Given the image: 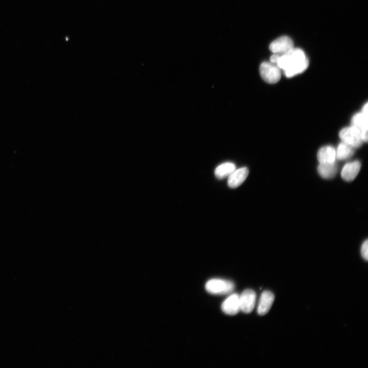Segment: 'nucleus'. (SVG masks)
<instances>
[{
    "mask_svg": "<svg viewBox=\"0 0 368 368\" xmlns=\"http://www.w3.org/2000/svg\"><path fill=\"white\" fill-rule=\"evenodd\" d=\"M276 65L287 77L291 78L304 72L309 65V60L303 50L293 48L280 54Z\"/></svg>",
    "mask_w": 368,
    "mask_h": 368,
    "instance_id": "nucleus-1",
    "label": "nucleus"
},
{
    "mask_svg": "<svg viewBox=\"0 0 368 368\" xmlns=\"http://www.w3.org/2000/svg\"><path fill=\"white\" fill-rule=\"evenodd\" d=\"M206 290L214 294H227L231 293L235 288L234 283L231 281L212 279L209 280L205 284Z\"/></svg>",
    "mask_w": 368,
    "mask_h": 368,
    "instance_id": "nucleus-2",
    "label": "nucleus"
},
{
    "mask_svg": "<svg viewBox=\"0 0 368 368\" xmlns=\"http://www.w3.org/2000/svg\"><path fill=\"white\" fill-rule=\"evenodd\" d=\"M339 136L342 142L354 148L360 147L363 142L361 130L353 125L342 128L339 132Z\"/></svg>",
    "mask_w": 368,
    "mask_h": 368,
    "instance_id": "nucleus-3",
    "label": "nucleus"
},
{
    "mask_svg": "<svg viewBox=\"0 0 368 368\" xmlns=\"http://www.w3.org/2000/svg\"><path fill=\"white\" fill-rule=\"evenodd\" d=\"M259 72L263 80L270 84L278 82L281 77V70L270 62H262L260 66Z\"/></svg>",
    "mask_w": 368,
    "mask_h": 368,
    "instance_id": "nucleus-4",
    "label": "nucleus"
},
{
    "mask_svg": "<svg viewBox=\"0 0 368 368\" xmlns=\"http://www.w3.org/2000/svg\"><path fill=\"white\" fill-rule=\"evenodd\" d=\"M294 44L292 40L287 36H281L272 41L269 50L273 53L283 54L292 49Z\"/></svg>",
    "mask_w": 368,
    "mask_h": 368,
    "instance_id": "nucleus-5",
    "label": "nucleus"
},
{
    "mask_svg": "<svg viewBox=\"0 0 368 368\" xmlns=\"http://www.w3.org/2000/svg\"><path fill=\"white\" fill-rule=\"evenodd\" d=\"M256 301V293L252 289L244 290L240 295V310L245 313L254 309Z\"/></svg>",
    "mask_w": 368,
    "mask_h": 368,
    "instance_id": "nucleus-6",
    "label": "nucleus"
},
{
    "mask_svg": "<svg viewBox=\"0 0 368 368\" xmlns=\"http://www.w3.org/2000/svg\"><path fill=\"white\" fill-rule=\"evenodd\" d=\"M222 311L230 315H234L240 311V295L233 293L228 296L221 305Z\"/></svg>",
    "mask_w": 368,
    "mask_h": 368,
    "instance_id": "nucleus-7",
    "label": "nucleus"
},
{
    "mask_svg": "<svg viewBox=\"0 0 368 368\" xmlns=\"http://www.w3.org/2000/svg\"><path fill=\"white\" fill-rule=\"evenodd\" d=\"M352 125L361 130L362 139L363 142H366L368 139V113L361 111L354 114L352 118Z\"/></svg>",
    "mask_w": 368,
    "mask_h": 368,
    "instance_id": "nucleus-8",
    "label": "nucleus"
},
{
    "mask_svg": "<svg viewBox=\"0 0 368 368\" xmlns=\"http://www.w3.org/2000/svg\"><path fill=\"white\" fill-rule=\"evenodd\" d=\"M361 163L359 160L348 162L343 167L341 171L342 178L347 181L353 180L359 173Z\"/></svg>",
    "mask_w": 368,
    "mask_h": 368,
    "instance_id": "nucleus-9",
    "label": "nucleus"
},
{
    "mask_svg": "<svg viewBox=\"0 0 368 368\" xmlns=\"http://www.w3.org/2000/svg\"><path fill=\"white\" fill-rule=\"evenodd\" d=\"M249 173L247 167L235 169L228 177L227 185L231 188H236L240 186L246 179Z\"/></svg>",
    "mask_w": 368,
    "mask_h": 368,
    "instance_id": "nucleus-10",
    "label": "nucleus"
},
{
    "mask_svg": "<svg viewBox=\"0 0 368 368\" xmlns=\"http://www.w3.org/2000/svg\"><path fill=\"white\" fill-rule=\"evenodd\" d=\"M274 301V294L269 291H263L260 297L257 312L260 315L267 314L270 309Z\"/></svg>",
    "mask_w": 368,
    "mask_h": 368,
    "instance_id": "nucleus-11",
    "label": "nucleus"
},
{
    "mask_svg": "<svg viewBox=\"0 0 368 368\" xmlns=\"http://www.w3.org/2000/svg\"><path fill=\"white\" fill-rule=\"evenodd\" d=\"M317 158L319 163H334L336 159V149L331 146H323L318 151Z\"/></svg>",
    "mask_w": 368,
    "mask_h": 368,
    "instance_id": "nucleus-12",
    "label": "nucleus"
},
{
    "mask_svg": "<svg viewBox=\"0 0 368 368\" xmlns=\"http://www.w3.org/2000/svg\"><path fill=\"white\" fill-rule=\"evenodd\" d=\"M317 171L319 175L325 179L334 177L337 172V166L335 163H319L317 167Z\"/></svg>",
    "mask_w": 368,
    "mask_h": 368,
    "instance_id": "nucleus-13",
    "label": "nucleus"
},
{
    "mask_svg": "<svg viewBox=\"0 0 368 368\" xmlns=\"http://www.w3.org/2000/svg\"><path fill=\"white\" fill-rule=\"evenodd\" d=\"M236 169V165L234 163L226 162L217 166L214 174L217 178L222 179L228 177Z\"/></svg>",
    "mask_w": 368,
    "mask_h": 368,
    "instance_id": "nucleus-14",
    "label": "nucleus"
},
{
    "mask_svg": "<svg viewBox=\"0 0 368 368\" xmlns=\"http://www.w3.org/2000/svg\"><path fill=\"white\" fill-rule=\"evenodd\" d=\"M354 148L348 144L341 142L336 149V157L339 160H345L351 157L354 154Z\"/></svg>",
    "mask_w": 368,
    "mask_h": 368,
    "instance_id": "nucleus-15",
    "label": "nucleus"
},
{
    "mask_svg": "<svg viewBox=\"0 0 368 368\" xmlns=\"http://www.w3.org/2000/svg\"><path fill=\"white\" fill-rule=\"evenodd\" d=\"M361 254L362 258L367 261L368 260V241L365 240L361 245Z\"/></svg>",
    "mask_w": 368,
    "mask_h": 368,
    "instance_id": "nucleus-16",
    "label": "nucleus"
},
{
    "mask_svg": "<svg viewBox=\"0 0 368 368\" xmlns=\"http://www.w3.org/2000/svg\"><path fill=\"white\" fill-rule=\"evenodd\" d=\"M280 54L273 53L270 57V62L276 65L280 58Z\"/></svg>",
    "mask_w": 368,
    "mask_h": 368,
    "instance_id": "nucleus-17",
    "label": "nucleus"
}]
</instances>
